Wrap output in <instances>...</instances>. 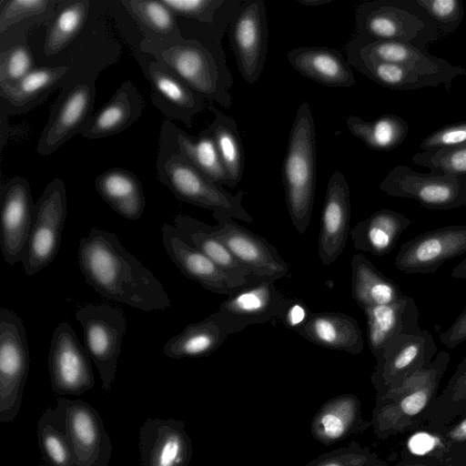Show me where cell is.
Here are the masks:
<instances>
[{"mask_svg":"<svg viewBox=\"0 0 466 466\" xmlns=\"http://www.w3.org/2000/svg\"><path fill=\"white\" fill-rule=\"evenodd\" d=\"M38 466H49V465H48V464H46V463H44V464H40V465H38Z\"/></svg>","mask_w":466,"mask_h":466,"instance_id":"680465c9","label":"cell"},{"mask_svg":"<svg viewBox=\"0 0 466 466\" xmlns=\"http://www.w3.org/2000/svg\"><path fill=\"white\" fill-rule=\"evenodd\" d=\"M350 187L344 175L335 170L327 184L321 211L318 253L321 263L329 266L343 252L350 232Z\"/></svg>","mask_w":466,"mask_h":466,"instance_id":"7402d4cb","label":"cell"},{"mask_svg":"<svg viewBox=\"0 0 466 466\" xmlns=\"http://www.w3.org/2000/svg\"><path fill=\"white\" fill-rule=\"evenodd\" d=\"M268 20L263 0H243L230 26L229 41L238 69L248 84L256 83L268 51Z\"/></svg>","mask_w":466,"mask_h":466,"instance_id":"2e32d148","label":"cell"},{"mask_svg":"<svg viewBox=\"0 0 466 466\" xmlns=\"http://www.w3.org/2000/svg\"><path fill=\"white\" fill-rule=\"evenodd\" d=\"M66 189L65 182L55 178L47 184L34 207L33 219L21 263L31 277L56 258L66 224Z\"/></svg>","mask_w":466,"mask_h":466,"instance_id":"52a82bcc","label":"cell"},{"mask_svg":"<svg viewBox=\"0 0 466 466\" xmlns=\"http://www.w3.org/2000/svg\"><path fill=\"white\" fill-rule=\"evenodd\" d=\"M466 143V120L443 126L423 138L422 151L453 147Z\"/></svg>","mask_w":466,"mask_h":466,"instance_id":"816d5d0a","label":"cell"},{"mask_svg":"<svg viewBox=\"0 0 466 466\" xmlns=\"http://www.w3.org/2000/svg\"><path fill=\"white\" fill-rule=\"evenodd\" d=\"M151 86L155 106L168 119H177L191 127L194 116L205 106V99L158 61H149L144 70Z\"/></svg>","mask_w":466,"mask_h":466,"instance_id":"cb8c5ba5","label":"cell"},{"mask_svg":"<svg viewBox=\"0 0 466 466\" xmlns=\"http://www.w3.org/2000/svg\"><path fill=\"white\" fill-rule=\"evenodd\" d=\"M385 194L410 198L429 209L448 210L466 205V177L420 173L398 165L380 184Z\"/></svg>","mask_w":466,"mask_h":466,"instance_id":"8fae6325","label":"cell"},{"mask_svg":"<svg viewBox=\"0 0 466 466\" xmlns=\"http://www.w3.org/2000/svg\"><path fill=\"white\" fill-rule=\"evenodd\" d=\"M162 242L167 254L184 276L205 289L220 295H232L240 286L204 253L187 241L174 225H162Z\"/></svg>","mask_w":466,"mask_h":466,"instance_id":"44dd1931","label":"cell"},{"mask_svg":"<svg viewBox=\"0 0 466 466\" xmlns=\"http://www.w3.org/2000/svg\"><path fill=\"white\" fill-rule=\"evenodd\" d=\"M138 47L168 67L205 100L217 102L227 109L231 107L233 100L229 89L233 77L222 46L185 38L166 47L141 45Z\"/></svg>","mask_w":466,"mask_h":466,"instance_id":"3957f363","label":"cell"},{"mask_svg":"<svg viewBox=\"0 0 466 466\" xmlns=\"http://www.w3.org/2000/svg\"><path fill=\"white\" fill-rule=\"evenodd\" d=\"M212 216L218 222L211 226L213 233L255 278L276 281L289 276V264L266 238L242 227L227 213L215 211Z\"/></svg>","mask_w":466,"mask_h":466,"instance_id":"4fadbf2b","label":"cell"},{"mask_svg":"<svg viewBox=\"0 0 466 466\" xmlns=\"http://www.w3.org/2000/svg\"><path fill=\"white\" fill-rule=\"evenodd\" d=\"M304 466H387V463L370 447L352 441L348 446L319 456Z\"/></svg>","mask_w":466,"mask_h":466,"instance_id":"c3c4849f","label":"cell"},{"mask_svg":"<svg viewBox=\"0 0 466 466\" xmlns=\"http://www.w3.org/2000/svg\"><path fill=\"white\" fill-rule=\"evenodd\" d=\"M173 222L187 241L204 253L240 286L246 287L257 279L213 233L211 226L184 214L177 215Z\"/></svg>","mask_w":466,"mask_h":466,"instance_id":"836d02e7","label":"cell"},{"mask_svg":"<svg viewBox=\"0 0 466 466\" xmlns=\"http://www.w3.org/2000/svg\"><path fill=\"white\" fill-rule=\"evenodd\" d=\"M451 277L466 279V258L452 269Z\"/></svg>","mask_w":466,"mask_h":466,"instance_id":"9f6ffc18","label":"cell"},{"mask_svg":"<svg viewBox=\"0 0 466 466\" xmlns=\"http://www.w3.org/2000/svg\"><path fill=\"white\" fill-rule=\"evenodd\" d=\"M466 414V356L432 403L427 422L449 424Z\"/></svg>","mask_w":466,"mask_h":466,"instance_id":"b9f144b4","label":"cell"},{"mask_svg":"<svg viewBox=\"0 0 466 466\" xmlns=\"http://www.w3.org/2000/svg\"><path fill=\"white\" fill-rule=\"evenodd\" d=\"M214 114V119L208 127L211 133L219 157L225 168L228 187H235L241 180L244 172V151L234 118L209 106Z\"/></svg>","mask_w":466,"mask_h":466,"instance_id":"60d3db41","label":"cell"},{"mask_svg":"<svg viewBox=\"0 0 466 466\" xmlns=\"http://www.w3.org/2000/svg\"><path fill=\"white\" fill-rule=\"evenodd\" d=\"M67 66H35L16 84L0 87L1 116L27 112L38 106L57 87H63L70 74Z\"/></svg>","mask_w":466,"mask_h":466,"instance_id":"4316f807","label":"cell"},{"mask_svg":"<svg viewBox=\"0 0 466 466\" xmlns=\"http://www.w3.org/2000/svg\"><path fill=\"white\" fill-rule=\"evenodd\" d=\"M242 322L217 310L202 320L186 326L163 347L164 354L173 360L211 355L231 334L243 330Z\"/></svg>","mask_w":466,"mask_h":466,"instance_id":"603a6c76","label":"cell"},{"mask_svg":"<svg viewBox=\"0 0 466 466\" xmlns=\"http://www.w3.org/2000/svg\"><path fill=\"white\" fill-rule=\"evenodd\" d=\"M362 310L367 320L369 347L375 359L397 336L422 330L419 323L417 304L410 296L403 295L394 303L369 307Z\"/></svg>","mask_w":466,"mask_h":466,"instance_id":"d4e9b609","label":"cell"},{"mask_svg":"<svg viewBox=\"0 0 466 466\" xmlns=\"http://www.w3.org/2000/svg\"><path fill=\"white\" fill-rule=\"evenodd\" d=\"M144 98L131 82H124L113 96L89 118L80 131L86 139H99L118 134L132 126L145 109Z\"/></svg>","mask_w":466,"mask_h":466,"instance_id":"f1b7e54d","label":"cell"},{"mask_svg":"<svg viewBox=\"0 0 466 466\" xmlns=\"http://www.w3.org/2000/svg\"><path fill=\"white\" fill-rule=\"evenodd\" d=\"M432 425L443 439L454 461L460 466H466V414L449 424Z\"/></svg>","mask_w":466,"mask_h":466,"instance_id":"f907efd6","label":"cell"},{"mask_svg":"<svg viewBox=\"0 0 466 466\" xmlns=\"http://www.w3.org/2000/svg\"><path fill=\"white\" fill-rule=\"evenodd\" d=\"M30 369V354L24 322L6 308L0 309V421L16 418Z\"/></svg>","mask_w":466,"mask_h":466,"instance_id":"ba28073f","label":"cell"},{"mask_svg":"<svg viewBox=\"0 0 466 466\" xmlns=\"http://www.w3.org/2000/svg\"><path fill=\"white\" fill-rule=\"evenodd\" d=\"M412 162L431 173L466 177V143L416 153Z\"/></svg>","mask_w":466,"mask_h":466,"instance_id":"7dc6e473","label":"cell"},{"mask_svg":"<svg viewBox=\"0 0 466 466\" xmlns=\"http://www.w3.org/2000/svg\"><path fill=\"white\" fill-rule=\"evenodd\" d=\"M440 340L448 349H454L466 340V308L451 325L440 334Z\"/></svg>","mask_w":466,"mask_h":466,"instance_id":"db71d44e","label":"cell"},{"mask_svg":"<svg viewBox=\"0 0 466 466\" xmlns=\"http://www.w3.org/2000/svg\"><path fill=\"white\" fill-rule=\"evenodd\" d=\"M179 153L208 177L228 187V180L214 138L207 128L193 137L171 121L161 128L159 151Z\"/></svg>","mask_w":466,"mask_h":466,"instance_id":"484cf974","label":"cell"},{"mask_svg":"<svg viewBox=\"0 0 466 466\" xmlns=\"http://www.w3.org/2000/svg\"><path fill=\"white\" fill-rule=\"evenodd\" d=\"M0 51V87L16 84L35 68L26 38L1 41Z\"/></svg>","mask_w":466,"mask_h":466,"instance_id":"bcb514c9","label":"cell"},{"mask_svg":"<svg viewBox=\"0 0 466 466\" xmlns=\"http://www.w3.org/2000/svg\"><path fill=\"white\" fill-rule=\"evenodd\" d=\"M60 0H1L0 35L22 25L29 29L35 24H49Z\"/></svg>","mask_w":466,"mask_h":466,"instance_id":"7bdbcfd3","label":"cell"},{"mask_svg":"<svg viewBox=\"0 0 466 466\" xmlns=\"http://www.w3.org/2000/svg\"><path fill=\"white\" fill-rule=\"evenodd\" d=\"M311 311L298 299H286L279 319L289 329L298 331L308 320Z\"/></svg>","mask_w":466,"mask_h":466,"instance_id":"f5cc1de1","label":"cell"},{"mask_svg":"<svg viewBox=\"0 0 466 466\" xmlns=\"http://www.w3.org/2000/svg\"><path fill=\"white\" fill-rule=\"evenodd\" d=\"M101 198L118 215L128 220H137L146 208V197L137 177L124 168L112 167L95 180Z\"/></svg>","mask_w":466,"mask_h":466,"instance_id":"d590c367","label":"cell"},{"mask_svg":"<svg viewBox=\"0 0 466 466\" xmlns=\"http://www.w3.org/2000/svg\"><path fill=\"white\" fill-rule=\"evenodd\" d=\"M91 3L90 0H60L46 25L43 47L46 58L56 56L82 34L91 15Z\"/></svg>","mask_w":466,"mask_h":466,"instance_id":"74e56055","label":"cell"},{"mask_svg":"<svg viewBox=\"0 0 466 466\" xmlns=\"http://www.w3.org/2000/svg\"><path fill=\"white\" fill-rule=\"evenodd\" d=\"M0 247L6 263L21 262L31 228L34 207L30 185L15 177L0 188Z\"/></svg>","mask_w":466,"mask_h":466,"instance_id":"ac0fdd59","label":"cell"},{"mask_svg":"<svg viewBox=\"0 0 466 466\" xmlns=\"http://www.w3.org/2000/svg\"><path fill=\"white\" fill-rule=\"evenodd\" d=\"M464 253L466 225H451L426 231L403 243L394 264L409 274H431L445 261Z\"/></svg>","mask_w":466,"mask_h":466,"instance_id":"e0dca14e","label":"cell"},{"mask_svg":"<svg viewBox=\"0 0 466 466\" xmlns=\"http://www.w3.org/2000/svg\"><path fill=\"white\" fill-rule=\"evenodd\" d=\"M282 180L289 215L302 235L310 223L316 189L315 123L306 101L299 106L289 133Z\"/></svg>","mask_w":466,"mask_h":466,"instance_id":"277c9868","label":"cell"},{"mask_svg":"<svg viewBox=\"0 0 466 466\" xmlns=\"http://www.w3.org/2000/svg\"><path fill=\"white\" fill-rule=\"evenodd\" d=\"M75 319L82 326L85 348L98 370L102 389L107 392L116 378L127 331L126 314L108 304H87L77 309Z\"/></svg>","mask_w":466,"mask_h":466,"instance_id":"9c48e42d","label":"cell"},{"mask_svg":"<svg viewBox=\"0 0 466 466\" xmlns=\"http://www.w3.org/2000/svg\"><path fill=\"white\" fill-rule=\"evenodd\" d=\"M449 362V353L440 351L431 364L410 375L400 385L382 395H376L370 425L379 439L406 434L427 422Z\"/></svg>","mask_w":466,"mask_h":466,"instance_id":"7a4b0ae2","label":"cell"},{"mask_svg":"<svg viewBox=\"0 0 466 466\" xmlns=\"http://www.w3.org/2000/svg\"><path fill=\"white\" fill-rule=\"evenodd\" d=\"M370 426V421L362 416L360 399L353 394H342L320 407L311 420L310 431L316 441L328 446Z\"/></svg>","mask_w":466,"mask_h":466,"instance_id":"f546056e","label":"cell"},{"mask_svg":"<svg viewBox=\"0 0 466 466\" xmlns=\"http://www.w3.org/2000/svg\"><path fill=\"white\" fill-rule=\"evenodd\" d=\"M436 354L437 346L428 330L394 338L376 359L377 364L370 376L377 395L398 387L410 375L427 367Z\"/></svg>","mask_w":466,"mask_h":466,"instance_id":"9a60e30c","label":"cell"},{"mask_svg":"<svg viewBox=\"0 0 466 466\" xmlns=\"http://www.w3.org/2000/svg\"><path fill=\"white\" fill-rule=\"evenodd\" d=\"M140 466H188L193 455L183 420L148 418L138 431Z\"/></svg>","mask_w":466,"mask_h":466,"instance_id":"ffe728a7","label":"cell"},{"mask_svg":"<svg viewBox=\"0 0 466 466\" xmlns=\"http://www.w3.org/2000/svg\"><path fill=\"white\" fill-rule=\"evenodd\" d=\"M406 434L408 435L400 451V460L437 461L460 466L434 425L426 422Z\"/></svg>","mask_w":466,"mask_h":466,"instance_id":"f6af8a7d","label":"cell"},{"mask_svg":"<svg viewBox=\"0 0 466 466\" xmlns=\"http://www.w3.org/2000/svg\"><path fill=\"white\" fill-rule=\"evenodd\" d=\"M297 333L322 348L353 355L360 354L364 347L357 320L342 312H311Z\"/></svg>","mask_w":466,"mask_h":466,"instance_id":"4dcf8cb0","label":"cell"},{"mask_svg":"<svg viewBox=\"0 0 466 466\" xmlns=\"http://www.w3.org/2000/svg\"><path fill=\"white\" fill-rule=\"evenodd\" d=\"M77 259L86 283L105 299L147 312L171 306L161 281L113 232L92 228L79 240Z\"/></svg>","mask_w":466,"mask_h":466,"instance_id":"6da1fadb","label":"cell"},{"mask_svg":"<svg viewBox=\"0 0 466 466\" xmlns=\"http://www.w3.org/2000/svg\"><path fill=\"white\" fill-rule=\"evenodd\" d=\"M346 124L352 136L377 151L397 148L410 132L408 122L394 114L383 115L371 121H365L358 116H350Z\"/></svg>","mask_w":466,"mask_h":466,"instance_id":"ab89813d","label":"cell"},{"mask_svg":"<svg viewBox=\"0 0 466 466\" xmlns=\"http://www.w3.org/2000/svg\"><path fill=\"white\" fill-rule=\"evenodd\" d=\"M350 268L351 296L362 309L394 303L404 295L393 279L383 275L362 254L351 258Z\"/></svg>","mask_w":466,"mask_h":466,"instance_id":"8d00e7d4","label":"cell"},{"mask_svg":"<svg viewBox=\"0 0 466 466\" xmlns=\"http://www.w3.org/2000/svg\"><path fill=\"white\" fill-rule=\"evenodd\" d=\"M411 223L403 214L382 208L358 222L350 229V236L357 250L385 256L391 252Z\"/></svg>","mask_w":466,"mask_h":466,"instance_id":"e575fe53","label":"cell"},{"mask_svg":"<svg viewBox=\"0 0 466 466\" xmlns=\"http://www.w3.org/2000/svg\"><path fill=\"white\" fill-rule=\"evenodd\" d=\"M331 0H297V2L305 6H321L327 3H329Z\"/></svg>","mask_w":466,"mask_h":466,"instance_id":"6f0895ef","label":"cell"},{"mask_svg":"<svg viewBox=\"0 0 466 466\" xmlns=\"http://www.w3.org/2000/svg\"><path fill=\"white\" fill-rule=\"evenodd\" d=\"M444 36L454 32L464 17L461 0H415Z\"/></svg>","mask_w":466,"mask_h":466,"instance_id":"681fc988","label":"cell"},{"mask_svg":"<svg viewBox=\"0 0 466 466\" xmlns=\"http://www.w3.org/2000/svg\"><path fill=\"white\" fill-rule=\"evenodd\" d=\"M54 416L65 431L75 466H107L112 442L97 410L83 400L56 398Z\"/></svg>","mask_w":466,"mask_h":466,"instance_id":"30bf717a","label":"cell"},{"mask_svg":"<svg viewBox=\"0 0 466 466\" xmlns=\"http://www.w3.org/2000/svg\"><path fill=\"white\" fill-rule=\"evenodd\" d=\"M287 59L300 75L329 87H350L355 76L342 54L323 46H304L290 50Z\"/></svg>","mask_w":466,"mask_h":466,"instance_id":"1f68e13d","label":"cell"},{"mask_svg":"<svg viewBox=\"0 0 466 466\" xmlns=\"http://www.w3.org/2000/svg\"><path fill=\"white\" fill-rule=\"evenodd\" d=\"M91 359L68 322L55 329L47 357L51 390L58 395H81L95 387Z\"/></svg>","mask_w":466,"mask_h":466,"instance_id":"5bb4252c","label":"cell"},{"mask_svg":"<svg viewBox=\"0 0 466 466\" xmlns=\"http://www.w3.org/2000/svg\"><path fill=\"white\" fill-rule=\"evenodd\" d=\"M157 175L180 201L212 212L221 211L247 223L253 222V218L242 205L246 192L229 193L179 153L158 152Z\"/></svg>","mask_w":466,"mask_h":466,"instance_id":"8992f818","label":"cell"},{"mask_svg":"<svg viewBox=\"0 0 466 466\" xmlns=\"http://www.w3.org/2000/svg\"><path fill=\"white\" fill-rule=\"evenodd\" d=\"M347 55L392 63L442 79L448 91L453 80L466 75V68L430 54L426 49L395 41H362L357 37L347 45Z\"/></svg>","mask_w":466,"mask_h":466,"instance_id":"d6986e66","label":"cell"},{"mask_svg":"<svg viewBox=\"0 0 466 466\" xmlns=\"http://www.w3.org/2000/svg\"><path fill=\"white\" fill-rule=\"evenodd\" d=\"M95 76H80L67 81L50 108L46 126L37 143L36 152L48 156L76 134H79L93 116L96 97Z\"/></svg>","mask_w":466,"mask_h":466,"instance_id":"7c38bea8","label":"cell"},{"mask_svg":"<svg viewBox=\"0 0 466 466\" xmlns=\"http://www.w3.org/2000/svg\"><path fill=\"white\" fill-rule=\"evenodd\" d=\"M393 466H452L448 463H444L437 461H426V460H400Z\"/></svg>","mask_w":466,"mask_h":466,"instance_id":"11a10c76","label":"cell"},{"mask_svg":"<svg viewBox=\"0 0 466 466\" xmlns=\"http://www.w3.org/2000/svg\"><path fill=\"white\" fill-rule=\"evenodd\" d=\"M119 3L142 32L139 45L166 47L184 41L177 16L162 0H120Z\"/></svg>","mask_w":466,"mask_h":466,"instance_id":"d6a6232c","label":"cell"},{"mask_svg":"<svg viewBox=\"0 0 466 466\" xmlns=\"http://www.w3.org/2000/svg\"><path fill=\"white\" fill-rule=\"evenodd\" d=\"M274 282L269 279H257L224 299L218 310L246 327L264 324L279 318L286 299L277 289Z\"/></svg>","mask_w":466,"mask_h":466,"instance_id":"83f0119b","label":"cell"},{"mask_svg":"<svg viewBox=\"0 0 466 466\" xmlns=\"http://www.w3.org/2000/svg\"><path fill=\"white\" fill-rule=\"evenodd\" d=\"M356 35L362 41H395L425 49L441 33L415 0L365 2L355 13Z\"/></svg>","mask_w":466,"mask_h":466,"instance_id":"5b68a950","label":"cell"},{"mask_svg":"<svg viewBox=\"0 0 466 466\" xmlns=\"http://www.w3.org/2000/svg\"><path fill=\"white\" fill-rule=\"evenodd\" d=\"M36 440L45 463L49 466H75L70 444L54 416L52 407L46 409L38 420Z\"/></svg>","mask_w":466,"mask_h":466,"instance_id":"ee69618b","label":"cell"},{"mask_svg":"<svg viewBox=\"0 0 466 466\" xmlns=\"http://www.w3.org/2000/svg\"><path fill=\"white\" fill-rule=\"evenodd\" d=\"M347 56L348 63L359 72L387 88L412 90L438 87L442 85L448 91L446 83L437 76L425 75L397 64L366 59L351 55H347Z\"/></svg>","mask_w":466,"mask_h":466,"instance_id":"f35d334b","label":"cell"}]
</instances>
